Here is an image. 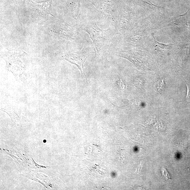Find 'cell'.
<instances>
[{
	"label": "cell",
	"instance_id": "1",
	"mask_svg": "<svg viewBox=\"0 0 190 190\" xmlns=\"http://www.w3.org/2000/svg\"><path fill=\"white\" fill-rule=\"evenodd\" d=\"M83 30L89 34L97 52L107 44L110 35L109 29L105 30L100 29L95 21H91L86 23Z\"/></svg>",
	"mask_w": 190,
	"mask_h": 190
},
{
	"label": "cell",
	"instance_id": "2",
	"mask_svg": "<svg viewBox=\"0 0 190 190\" xmlns=\"http://www.w3.org/2000/svg\"><path fill=\"white\" fill-rule=\"evenodd\" d=\"M65 58L67 61L76 65L81 71V74L84 75L87 80L84 68V63L87 58L86 54L81 52L77 53L66 54Z\"/></svg>",
	"mask_w": 190,
	"mask_h": 190
},
{
	"label": "cell",
	"instance_id": "3",
	"mask_svg": "<svg viewBox=\"0 0 190 190\" xmlns=\"http://www.w3.org/2000/svg\"><path fill=\"white\" fill-rule=\"evenodd\" d=\"M100 12L112 16L114 12V4L109 0H90Z\"/></svg>",
	"mask_w": 190,
	"mask_h": 190
},
{
	"label": "cell",
	"instance_id": "4",
	"mask_svg": "<svg viewBox=\"0 0 190 190\" xmlns=\"http://www.w3.org/2000/svg\"><path fill=\"white\" fill-rule=\"evenodd\" d=\"M28 1L30 8L32 10H36L43 17H45L47 14L53 16L51 13L50 10L52 0L40 3H34L32 0H28Z\"/></svg>",
	"mask_w": 190,
	"mask_h": 190
},
{
	"label": "cell",
	"instance_id": "5",
	"mask_svg": "<svg viewBox=\"0 0 190 190\" xmlns=\"http://www.w3.org/2000/svg\"><path fill=\"white\" fill-rule=\"evenodd\" d=\"M153 37L154 40V42L155 45H156V47L158 48H159L162 49V50H166L167 49H169L170 48L171 45H173V44H170L169 45H165L163 44L160 42H159L157 41L155 38L154 37L153 35H152Z\"/></svg>",
	"mask_w": 190,
	"mask_h": 190
},
{
	"label": "cell",
	"instance_id": "6",
	"mask_svg": "<svg viewBox=\"0 0 190 190\" xmlns=\"http://www.w3.org/2000/svg\"><path fill=\"white\" fill-rule=\"evenodd\" d=\"M161 173H162L163 176L166 178V179L167 180L171 179V177L169 173L168 172V171L165 168H162Z\"/></svg>",
	"mask_w": 190,
	"mask_h": 190
},
{
	"label": "cell",
	"instance_id": "7",
	"mask_svg": "<svg viewBox=\"0 0 190 190\" xmlns=\"http://www.w3.org/2000/svg\"><path fill=\"white\" fill-rule=\"evenodd\" d=\"M186 85L187 87V94L186 99L188 101H190V83L185 80Z\"/></svg>",
	"mask_w": 190,
	"mask_h": 190
},
{
	"label": "cell",
	"instance_id": "8",
	"mask_svg": "<svg viewBox=\"0 0 190 190\" xmlns=\"http://www.w3.org/2000/svg\"><path fill=\"white\" fill-rule=\"evenodd\" d=\"M44 141H43V142H46V140H44Z\"/></svg>",
	"mask_w": 190,
	"mask_h": 190
}]
</instances>
